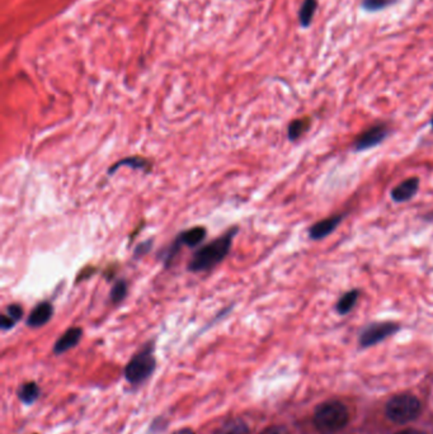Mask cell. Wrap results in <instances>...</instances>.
Masks as SVG:
<instances>
[{
    "label": "cell",
    "instance_id": "obj_1",
    "mask_svg": "<svg viewBox=\"0 0 433 434\" xmlns=\"http://www.w3.org/2000/svg\"><path fill=\"white\" fill-rule=\"evenodd\" d=\"M238 232H239L238 226H232L228 232H225L215 240L197 249L191 261L188 262L187 270L194 273L211 271L221 262H224L225 258L232 250V241Z\"/></svg>",
    "mask_w": 433,
    "mask_h": 434
},
{
    "label": "cell",
    "instance_id": "obj_2",
    "mask_svg": "<svg viewBox=\"0 0 433 434\" xmlns=\"http://www.w3.org/2000/svg\"><path fill=\"white\" fill-rule=\"evenodd\" d=\"M349 414L340 402L320 404L314 414V424L322 434H333L347 426Z\"/></svg>",
    "mask_w": 433,
    "mask_h": 434
},
{
    "label": "cell",
    "instance_id": "obj_3",
    "mask_svg": "<svg viewBox=\"0 0 433 434\" xmlns=\"http://www.w3.org/2000/svg\"><path fill=\"white\" fill-rule=\"evenodd\" d=\"M154 347L147 344V347L140 350L138 355L132 357L131 361L125 368V377L132 385H138L147 380L155 370Z\"/></svg>",
    "mask_w": 433,
    "mask_h": 434
},
{
    "label": "cell",
    "instance_id": "obj_4",
    "mask_svg": "<svg viewBox=\"0 0 433 434\" xmlns=\"http://www.w3.org/2000/svg\"><path fill=\"white\" fill-rule=\"evenodd\" d=\"M421 402L416 396L403 394L389 400L387 405V418L394 423L404 424L417 418L421 413Z\"/></svg>",
    "mask_w": 433,
    "mask_h": 434
},
{
    "label": "cell",
    "instance_id": "obj_5",
    "mask_svg": "<svg viewBox=\"0 0 433 434\" xmlns=\"http://www.w3.org/2000/svg\"><path fill=\"white\" fill-rule=\"evenodd\" d=\"M206 235H208V230L205 226H194L179 233L174 241L170 244L169 248L167 249V252L163 254L162 259L164 261V265L169 268L182 247L197 248L202 241L205 240Z\"/></svg>",
    "mask_w": 433,
    "mask_h": 434
},
{
    "label": "cell",
    "instance_id": "obj_6",
    "mask_svg": "<svg viewBox=\"0 0 433 434\" xmlns=\"http://www.w3.org/2000/svg\"><path fill=\"white\" fill-rule=\"evenodd\" d=\"M400 330V326L395 321H376L365 326L358 337V343L362 348H369L387 341Z\"/></svg>",
    "mask_w": 433,
    "mask_h": 434
},
{
    "label": "cell",
    "instance_id": "obj_7",
    "mask_svg": "<svg viewBox=\"0 0 433 434\" xmlns=\"http://www.w3.org/2000/svg\"><path fill=\"white\" fill-rule=\"evenodd\" d=\"M390 135V127L385 122H380L370 126L365 131L357 135L352 142V150L355 153H362L370 149L378 148Z\"/></svg>",
    "mask_w": 433,
    "mask_h": 434
},
{
    "label": "cell",
    "instance_id": "obj_8",
    "mask_svg": "<svg viewBox=\"0 0 433 434\" xmlns=\"http://www.w3.org/2000/svg\"><path fill=\"white\" fill-rule=\"evenodd\" d=\"M347 214H335L332 216L325 217L323 220H319L309 227L308 235L310 239L314 241L323 240L337 230V227L342 224Z\"/></svg>",
    "mask_w": 433,
    "mask_h": 434
},
{
    "label": "cell",
    "instance_id": "obj_9",
    "mask_svg": "<svg viewBox=\"0 0 433 434\" xmlns=\"http://www.w3.org/2000/svg\"><path fill=\"white\" fill-rule=\"evenodd\" d=\"M419 186H421V179L418 177L407 178L390 191V198L395 203H405V202L412 201L418 194Z\"/></svg>",
    "mask_w": 433,
    "mask_h": 434
},
{
    "label": "cell",
    "instance_id": "obj_10",
    "mask_svg": "<svg viewBox=\"0 0 433 434\" xmlns=\"http://www.w3.org/2000/svg\"><path fill=\"white\" fill-rule=\"evenodd\" d=\"M53 315H54L53 303H48V301H42L37 306H35V309L28 315L27 326L33 328V329L46 326L47 323L53 318Z\"/></svg>",
    "mask_w": 433,
    "mask_h": 434
},
{
    "label": "cell",
    "instance_id": "obj_11",
    "mask_svg": "<svg viewBox=\"0 0 433 434\" xmlns=\"http://www.w3.org/2000/svg\"><path fill=\"white\" fill-rule=\"evenodd\" d=\"M82 335H83V329L82 328H79V326L69 328L55 343V355H62V353L70 350V349L77 347V343L82 339Z\"/></svg>",
    "mask_w": 433,
    "mask_h": 434
},
{
    "label": "cell",
    "instance_id": "obj_12",
    "mask_svg": "<svg viewBox=\"0 0 433 434\" xmlns=\"http://www.w3.org/2000/svg\"><path fill=\"white\" fill-rule=\"evenodd\" d=\"M122 167H129V168H131L133 171L150 173L151 169H153V163H151L149 159H147V158H144V156H127V158H125L122 160H118L117 163L111 165V168L109 169V176L115 174V173H116L120 168H122Z\"/></svg>",
    "mask_w": 433,
    "mask_h": 434
},
{
    "label": "cell",
    "instance_id": "obj_13",
    "mask_svg": "<svg viewBox=\"0 0 433 434\" xmlns=\"http://www.w3.org/2000/svg\"><path fill=\"white\" fill-rule=\"evenodd\" d=\"M360 295H361V291L358 288H352L347 292H344L335 303V311L340 314V317L349 315L358 303Z\"/></svg>",
    "mask_w": 433,
    "mask_h": 434
},
{
    "label": "cell",
    "instance_id": "obj_14",
    "mask_svg": "<svg viewBox=\"0 0 433 434\" xmlns=\"http://www.w3.org/2000/svg\"><path fill=\"white\" fill-rule=\"evenodd\" d=\"M310 127H311V118L310 117L296 118L287 126V138L290 141L295 142L309 131Z\"/></svg>",
    "mask_w": 433,
    "mask_h": 434
},
{
    "label": "cell",
    "instance_id": "obj_15",
    "mask_svg": "<svg viewBox=\"0 0 433 434\" xmlns=\"http://www.w3.org/2000/svg\"><path fill=\"white\" fill-rule=\"evenodd\" d=\"M317 10V0H302L297 13L299 23L302 28H309Z\"/></svg>",
    "mask_w": 433,
    "mask_h": 434
},
{
    "label": "cell",
    "instance_id": "obj_16",
    "mask_svg": "<svg viewBox=\"0 0 433 434\" xmlns=\"http://www.w3.org/2000/svg\"><path fill=\"white\" fill-rule=\"evenodd\" d=\"M247 423L240 418L230 419L217 428L214 434H248Z\"/></svg>",
    "mask_w": 433,
    "mask_h": 434
},
{
    "label": "cell",
    "instance_id": "obj_17",
    "mask_svg": "<svg viewBox=\"0 0 433 434\" xmlns=\"http://www.w3.org/2000/svg\"><path fill=\"white\" fill-rule=\"evenodd\" d=\"M129 294V283L124 279H117L109 292V300L113 305L122 303Z\"/></svg>",
    "mask_w": 433,
    "mask_h": 434
},
{
    "label": "cell",
    "instance_id": "obj_18",
    "mask_svg": "<svg viewBox=\"0 0 433 434\" xmlns=\"http://www.w3.org/2000/svg\"><path fill=\"white\" fill-rule=\"evenodd\" d=\"M18 396H19L21 402L27 404V405L35 403V402L39 399V388L37 386V384H36V382H27V384H24V385H22L21 388H19Z\"/></svg>",
    "mask_w": 433,
    "mask_h": 434
},
{
    "label": "cell",
    "instance_id": "obj_19",
    "mask_svg": "<svg viewBox=\"0 0 433 434\" xmlns=\"http://www.w3.org/2000/svg\"><path fill=\"white\" fill-rule=\"evenodd\" d=\"M399 0H361L360 7L366 13H378L396 4Z\"/></svg>",
    "mask_w": 433,
    "mask_h": 434
},
{
    "label": "cell",
    "instance_id": "obj_20",
    "mask_svg": "<svg viewBox=\"0 0 433 434\" xmlns=\"http://www.w3.org/2000/svg\"><path fill=\"white\" fill-rule=\"evenodd\" d=\"M4 314H6L8 318L12 319L17 324L21 319L24 318V308H22V305H19V303H12V305L7 306Z\"/></svg>",
    "mask_w": 433,
    "mask_h": 434
},
{
    "label": "cell",
    "instance_id": "obj_21",
    "mask_svg": "<svg viewBox=\"0 0 433 434\" xmlns=\"http://www.w3.org/2000/svg\"><path fill=\"white\" fill-rule=\"evenodd\" d=\"M153 244H154V241L151 240V239H150V240L142 241L141 244H139V245L135 248V252H133L135 258H139V256L147 254V253L151 250V248H153Z\"/></svg>",
    "mask_w": 433,
    "mask_h": 434
},
{
    "label": "cell",
    "instance_id": "obj_22",
    "mask_svg": "<svg viewBox=\"0 0 433 434\" xmlns=\"http://www.w3.org/2000/svg\"><path fill=\"white\" fill-rule=\"evenodd\" d=\"M95 270H92V268H85L84 271L82 272L79 276H77V282L79 281H83V279H88V277H91L92 274H93Z\"/></svg>",
    "mask_w": 433,
    "mask_h": 434
},
{
    "label": "cell",
    "instance_id": "obj_23",
    "mask_svg": "<svg viewBox=\"0 0 433 434\" xmlns=\"http://www.w3.org/2000/svg\"><path fill=\"white\" fill-rule=\"evenodd\" d=\"M395 434H425L423 432H421V431H418V429H413V428H408V429H403V431H399V432H396Z\"/></svg>",
    "mask_w": 433,
    "mask_h": 434
},
{
    "label": "cell",
    "instance_id": "obj_24",
    "mask_svg": "<svg viewBox=\"0 0 433 434\" xmlns=\"http://www.w3.org/2000/svg\"><path fill=\"white\" fill-rule=\"evenodd\" d=\"M172 434H196L194 431L191 429V428H182V429H178V431H176V432H173Z\"/></svg>",
    "mask_w": 433,
    "mask_h": 434
},
{
    "label": "cell",
    "instance_id": "obj_25",
    "mask_svg": "<svg viewBox=\"0 0 433 434\" xmlns=\"http://www.w3.org/2000/svg\"><path fill=\"white\" fill-rule=\"evenodd\" d=\"M422 218L425 220V223H433V209L425 214V215L422 216Z\"/></svg>",
    "mask_w": 433,
    "mask_h": 434
},
{
    "label": "cell",
    "instance_id": "obj_26",
    "mask_svg": "<svg viewBox=\"0 0 433 434\" xmlns=\"http://www.w3.org/2000/svg\"><path fill=\"white\" fill-rule=\"evenodd\" d=\"M262 434H279L277 431H275V429H271V431H267V432H264Z\"/></svg>",
    "mask_w": 433,
    "mask_h": 434
},
{
    "label": "cell",
    "instance_id": "obj_27",
    "mask_svg": "<svg viewBox=\"0 0 433 434\" xmlns=\"http://www.w3.org/2000/svg\"><path fill=\"white\" fill-rule=\"evenodd\" d=\"M431 127H432V130H433V116H432V118H431Z\"/></svg>",
    "mask_w": 433,
    "mask_h": 434
}]
</instances>
